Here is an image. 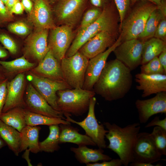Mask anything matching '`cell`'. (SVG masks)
<instances>
[{
	"label": "cell",
	"mask_w": 166,
	"mask_h": 166,
	"mask_svg": "<svg viewBox=\"0 0 166 166\" xmlns=\"http://www.w3.org/2000/svg\"><path fill=\"white\" fill-rule=\"evenodd\" d=\"M0 136L16 156L20 152L21 133L0 120Z\"/></svg>",
	"instance_id": "obj_25"
},
{
	"label": "cell",
	"mask_w": 166,
	"mask_h": 166,
	"mask_svg": "<svg viewBox=\"0 0 166 166\" xmlns=\"http://www.w3.org/2000/svg\"><path fill=\"white\" fill-rule=\"evenodd\" d=\"M155 126L160 127L166 130V117L163 120H160L159 117L156 116L146 124L145 128H148Z\"/></svg>",
	"instance_id": "obj_42"
},
{
	"label": "cell",
	"mask_w": 166,
	"mask_h": 166,
	"mask_svg": "<svg viewBox=\"0 0 166 166\" xmlns=\"http://www.w3.org/2000/svg\"><path fill=\"white\" fill-rule=\"evenodd\" d=\"M131 71L117 59L107 62L93 90L106 101L123 98L132 83Z\"/></svg>",
	"instance_id": "obj_1"
},
{
	"label": "cell",
	"mask_w": 166,
	"mask_h": 166,
	"mask_svg": "<svg viewBox=\"0 0 166 166\" xmlns=\"http://www.w3.org/2000/svg\"><path fill=\"white\" fill-rule=\"evenodd\" d=\"M22 156V157L26 160L27 164L29 166H32L33 165L31 163V160L29 158V155L30 151L29 149H26Z\"/></svg>",
	"instance_id": "obj_48"
},
{
	"label": "cell",
	"mask_w": 166,
	"mask_h": 166,
	"mask_svg": "<svg viewBox=\"0 0 166 166\" xmlns=\"http://www.w3.org/2000/svg\"><path fill=\"white\" fill-rule=\"evenodd\" d=\"M0 42L4 48L12 54L18 51L17 45L13 39L7 33L0 32Z\"/></svg>",
	"instance_id": "obj_36"
},
{
	"label": "cell",
	"mask_w": 166,
	"mask_h": 166,
	"mask_svg": "<svg viewBox=\"0 0 166 166\" xmlns=\"http://www.w3.org/2000/svg\"><path fill=\"white\" fill-rule=\"evenodd\" d=\"M166 49V42L152 37L144 41L141 65L146 64Z\"/></svg>",
	"instance_id": "obj_28"
},
{
	"label": "cell",
	"mask_w": 166,
	"mask_h": 166,
	"mask_svg": "<svg viewBox=\"0 0 166 166\" xmlns=\"http://www.w3.org/2000/svg\"><path fill=\"white\" fill-rule=\"evenodd\" d=\"M59 0H47L50 5L54 4Z\"/></svg>",
	"instance_id": "obj_54"
},
{
	"label": "cell",
	"mask_w": 166,
	"mask_h": 166,
	"mask_svg": "<svg viewBox=\"0 0 166 166\" xmlns=\"http://www.w3.org/2000/svg\"><path fill=\"white\" fill-rule=\"evenodd\" d=\"M89 0H60L52 9L59 23L73 28L80 19Z\"/></svg>",
	"instance_id": "obj_7"
},
{
	"label": "cell",
	"mask_w": 166,
	"mask_h": 166,
	"mask_svg": "<svg viewBox=\"0 0 166 166\" xmlns=\"http://www.w3.org/2000/svg\"><path fill=\"white\" fill-rule=\"evenodd\" d=\"M102 10V9L100 8L93 6L90 7L85 13L78 31L95 22L100 15Z\"/></svg>",
	"instance_id": "obj_34"
},
{
	"label": "cell",
	"mask_w": 166,
	"mask_h": 166,
	"mask_svg": "<svg viewBox=\"0 0 166 166\" xmlns=\"http://www.w3.org/2000/svg\"><path fill=\"white\" fill-rule=\"evenodd\" d=\"M14 16L6 5L0 0V26H3L6 23L13 20Z\"/></svg>",
	"instance_id": "obj_38"
},
{
	"label": "cell",
	"mask_w": 166,
	"mask_h": 166,
	"mask_svg": "<svg viewBox=\"0 0 166 166\" xmlns=\"http://www.w3.org/2000/svg\"><path fill=\"white\" fill-rule=\"evenodd\" d=\"M28 19L36 30H49L56 26L52 9L47 0H36Z\"/></svg>",
	"instance_id": "obj_15"
},
{
	"label": "cell",
	"mask_w": 166,
	"mask_h": 166,
	"mask_svg": "<svg viewBox=\"0 0 166 166\" xmlns=\"http://www.w3.org/2000/svg\"><path fill=\"white\" fill-rule=\"evenodd\" d=\"M6 78H7L6 77L5 72L3 68L0 65V81Z\"/></svg>",
	"instance_id": "obj_52"
},
{
	"label": "cell",
	"mask_w": 166,
	"mask_h": 166,
	"mask_svg": "<svg viewBox=\"0 0 166 166\" xmlns=\"http://www.w3.org/2000/svg\"><path fill=\"white\" fill-rule=\"evenodd\" d=\"M135 77V81L138 84L136 88L142 91V97L166 92V74L147 75L140 73Z\"/></svg>",
	"instance_id": "obj_19"
},
{
	"label": "cell",
	"mask_w": 166,
	"mask_h": 166,
	"mask_svg": "<svg viewBox=\"0 0 166 166\" xmlns=\"http://www.w3.org/2000/svg\"><path fill=\"white\" fill-rule=\"evenodd\" d=\"M6 5L7 0H1Z\"/></svg>",
	"instance_id": "obj_55"
},
{
	"label": "cell",
	"mask_w": 166,
	"mask_h": 166,
	"mask_svg": "<svg viewBox=\"0 0 166 166\" xmlns=\"http://www.w3.org/2000/svg\"><path fill=\"white\" fill-rule=\"evenodd\" d=\"M71 124H60V143H70L78 146L90 145L96 146L93 140L86 135L78 132L79 130L70 125Z\"/></svg>",
	"instance_id": "obj_22"
},
{
	"label": "cell",
	"mask_w": 166,
	"mask_h": 166,
	"mask_svg": "<svg viewBox=\"0 0 166 166\" xmlns=\"http://www.w3.org/2000/svg\"><path fill=\"white\" fill-rule=\"evenodd\" d=\"M141 0H130L131 5H133ZM155 4L158 6L159 9L161 8L166 4L165 0H146Z\"/></svg>",
	"instance_id": "obj_45"
},
{
	"label": "cell",
	"mask_w": 166,
	"mask_h": 166,
	"mask_svg": "<svg viewBox=\"0 0 166 166\" xmlns=\"http://www.w3.org/2000/svg\"><path fill=\"white\" fill-rule=\"evenodd\" d=\"M20 1L21 0H7L6 5L10 11L13 6L17 2Z\"/></svg>",
	"instance_id": "obj_51"
},
{
	"label": "cell",
	"mask_w": 166,
	"mask_h": 166,
	"mask_svg": "<svg viewBox=\"0 0 166 166\" xmlns=\"http://www.w3.org/2000/svg\"><path fill=\"white\" fill-rule=\"evenodd\" d=\"M118 12L120 22L119 27L125 17L131 5L130 0H113Z\"/></svg>",
	"instance_id": "obj_37"
},
{
	"label": "cell",
	"mask_w": 166,
	"mask_h": 166,
	"mask_svg": "<svg viewBox=\"0 0 166 166\" xmlns=\"http://www.w3.org/2000/svg\"><path fill=\"white\" fill-rule=\"evenodd\" d=\"M25 109L17 107L2 113L0 120L6 124L20 132L26 125L25 118Z\"/></svg>",
	"instance_id": "obj_27"
},
{
	"label": "cell",
	"mask_w": 166,
	"mask_h": 166,
	"mask_svg": "<svg viewBox=\"0 0 166 166\" xmlns=\"http://www.w3.org/2000/svg\"><path fill=\"white\" fill-rule=\"evenodd\" d=\"M24 100V108L29 111L65 120L63 114L53 108L30 83L27 86Z\"/></svg>",
	"instance_id": "obj_13"
},
{
	"label": "cell",
	"mask_w": 166,
	"mask_h": 166,
	"mask_svg": "<svg viewBox=\"0 0 166 166\" xmlns=\"http://www.w3.org/2000/svg\"><path fill=\"white\" fill-rule=\"evenodd\" d=\"M25 114L27 125L37 126L46 125L49 126L60 124H71L70 122L65 120L49 117L31 112L26 109Z\"/></svg>",
	"instance_id": "obj_29"
},
{
	"label": "cell",
	"mask_w": 166,
	"mask_h": 166,
	"mask_svg": "<svg viewBox=\"0 0 166 166\" xmlns=\"http://www.w3.org/2000/svg\"><path fill=\"white\" fill-rule=\"evenodd\" d=\"M24 10V7L21 2L19 1L15 4L10 10V13L13 14H22Z\"/></svg>",
	"instance_id": "obj_44"
},
{
	"label": "cell",
	"mask_w": 166,
	"mask_h": 166,
	"mask_svg": "<svg viewBox=\"0 0 166 166\" xmlns=\"http://www.w3.org/2000/svg\"><path fill=\"white\" fill-rule=\"evenodd\" d=\"M0 65L7 78L9 77L31 70L36 66L35 63L29 61L24 55L9 61L0 60Z\"/></svg>",
	"instance_id": "obj_26"
},
{
	"label": "cell",
	"mask_w": 166,
	"mask_h": 166,
	"mask_svg": "<svg viewBox=\"0 0 166 166\" xmlns=\"http://www.w3.org/2000/svg\"><path fill=\"white\" fill-rule=\"evenodd\" d=\"M8 53L7 51L0 44V59H6L8 56Z\"/></svg>",
	"instance_id": "obj_49"
},
{
	"label": "cell",
	"mask_w": 166,
	"mask_h": 166,
	"mask_svg": "<svg viewBox=\"0 0 166 166\" xmlns=\"http://www.w3.org/2000/svg\"><path fill=\"white\" fill-rule=\"evenodd\" d=\"M113 2L102 9L100 15L95 22L77 31L65 57L74 55L88 40L101 32L106 31L115 36L117 24Z\"/></svg>",
	"instance_id": "obj_3"
},
{
	"label": "cell",
	"mask_w": 166,
	"mask_h": 166,
	"mask_svg": "<svg viewBox=\"0 0 166 166\" xmlns=\"http://www.w3.org/2000/svg\"><path fill=\"white\" fill-rule=\"evenodd\" d=\"M21 2L24 10L28 13L31 11L34 5V2L31 0H21Z\"/></svg>",
	"instance_id": "obj_46"
},
{
	"label": "cell",
	"mask_w": 166,
	"mask_h": 166,
	"mask_svg": "<svg viewBox=\"0 0 166 166\" xmlns=\"http://www.w3.org/2000/svg\"><path fill=\"white\" fill-rule=\"evenodd\" d=\"M8 79L0 81V117L5 104L7 95V84Z\"/></svg>",
	"instance_id": "obj_39"
},
{
	"label": "cell",
	"mask_w": 166,
	"mask_h": 166,
	"mask_svg": "<svg viewBox=\"0 0 166 166\" xmlns=\"http://www.w3.org/2000/svg\"><path fill=\"white\" fill-rule=\"evenodd\" d=\"M113 1V0H89L92 6L102 9L108 6Z\"/></svg>",
	"instance_id": "obj_43"
},
{
	"label": "cell",
	"mask_w": 166,
	"mask_h": 166,
	"mask_svg": "<svg viewBox=\"0 0 166 166\" xmlns=\"http://www.w3.org/2000/svg\"><path fill=\"white\" fill-rule=\"evenodd\" d=\"M144 41L135 38L121 42L113 51L116 59L131 71L141 65Z\"/></svg>",
	"instance_id": "obj_11"
},
{
	"label": "cell",
	"mask_w": 166,
	"mask_h": 166,
	"mask_svg": "<svg viewBox=\"0 0 166 166\" xmlns=\"http://www.w3.org/2000/svg\"><path fill=\"white\" fill-rule=\"evenodd\" d=\"M70 149L74 153L77 160L81 164H86L99 161H109L112 159L109 156L104 154V150L101 148L93 149L87 146L83 145L77 148L71 147Z\"/></svg>",
	"instance_id": "obj_23"
},
{
	"label": "cell",
	"mask_w": 166,
	"mask_h": 166,
	"mask_svg": "<svg viewBox=\"0 0 166 166\" xmlns=\"http://www.w3.org/2000/svg\"><path fill=\"white\" fill-rule=\"evenodd\" d=\"M48 42L49 50L60 63L73 40L75 34L72 27L62 25L50 30Z\"/></svg>",
	"instance_id": "obj_10"
},
{
	"label": "cell",
	"mask_w": 166,
	"mask_h": 166,
	"mask_svg": "<svg viewBox=\"0 0 166 166\" xmlns=\"http://www.w3.org/2000/svg\"><path fill=\"white\" fill-rule=\"evenodd\" d=\"M59 111L64 116H81L88 111L90 99L96 93L82 88L60 90L57 93Z\"/></svg>",
	"instance_id": "obj_5"
},
{
	"label": "cell",
	"mask_w": 166,
	"mask_h": 166,
	"mask_svg": "<svg viewBox=\"0 0 166 166\" xmlns=\"http://www.w3.org/2000/svg\"><path fill=\"white\" fill-rule=\"evenodd\" d=\"M26 79L24 73H22L17 75L11 80L8 81L7 84V97L2 113L17 107L24 108V94Z\"/></svg>",
	"instance_id": "obj_18"
},
{
	"label": "cell",
	"mask_w": 166,
	"mask_h": 166,
	"mask_svg": "<svg viewBox=\"0 0 166 166\" xmlns=\"http://www.w3.org/2000/svg\"><path fill=\"white\" fill-rule=\"evenodd\" d=\"M154 37L165 42L166 41V20L163 18L159 23L155 32Z\"/></svg>",
	"instance_id": "obj_40"
},
{
	"label": "cell",
	"mask_w": 166,
	"mask_h": 166,
	"mask_svg": "<svg viewBox=\"0 0 166 166\" xmlns=\"http://www.w3.org/2000/svg\"><path fill=\"white\" fill-rule=\"evenodd\" d=\"M150 134L160 152L162 155H166V130L156 126Z\"/></svg>",
	"instance_id": "obj_32"
},
{
	"label": "cell",
	"mask_w": 166,
	"mask_h": 166,
	"mask_svg": "<svg viewBox=\"0 0 166 166\" xmlns=\"http://www.w3.org/2000/svg\"><path fill=\"white\" fill-rule=\"evenodd\" d=\"M154 97L146 100L137 99L135 106L141 124L146 123L152 116L159 113H166V92L156 94Z\"/></svg>",
	"instance_id": "obj_17"
},
{
	"label": "cell",
	"mask_w": 166,
	"mask_h": 166,
	"mask_svg": "<svg viewBox=\"0 0 166 166\" xmlns=\"http://www.w3.org/2000/svg\"><path fill=\"white\" fill-rule=\"evenodd\" d=\"M141 73L151 75L155 74H166V72L160 64L158 57H156L140 67Z\"/></svg>",
	"instance_id": "obj_33"
},
{
	"label": "cell",
	"mask_w": 166,
	"mask_h": 166,
	"mask_svg": "<svg viewBox=\"0 0 166 166\" xmlns=\"http://www.w3.org/2000/svg\"><path fill=\"white\" fill-rule=\"evenodd\" d=\"M49 134L43 141L39 142L40 152L53 153L58 150L59 146L60 129L58 125L49 126Z\"/></svg>",
	"instance_id": "obj_30"
},
{
	"label": "cell",
	"mask_w": 166,
	"mask_h": 166,
	"mask_svg": "<svg viewBox=\"0 0 166 166\" xmlns=\"http://www.w3.org/2000/svg\"><path fill=\"white\" fill-rule=\"evenodd\" d=\"M121 43L120 39L118 38L111 46L104 52L89 59L82 88L87 90H93L94 85L104 69L108 57Z\"/></svg>",
	"instance_id": "obj_16"
},
{
	"label": "cell",
	"mask_w": 166,
	"mask_h": 166,
	"mask_svg": "<svg viewBox=\"0 0 166 166\" xmlns=\"http://www.w3.org/2000/svg\"><path fill=\"white\" fill-rule=\"evenodd\" d=\"M89 60L79 51L61 60L60 64L64 80L72 89L83 88Z\"/></svg>",
	"instance_id": "obj_6"
},
{
	"label": "cell",
	"mask_w": 166,
	"mask_h": 166,
	"mask_svg": "<svg viewBox=\"0 0 166 166\" xmlns=\"http://www.w3.org/2000/svg\"><path fill=\"white\" fill-rule=\"evenodd\" d=\"M134 7L119 27L118 37L121 42L137 38L142 32L151 13L158 8L155 4L146 0H141Z\"/></svg>",
	"instance_id": "obj_4"
},
{
	"label": "cell",
	"mask_w": 166,
	"mask_h": 166,
	"mask_svg": "<svg viewBox=\"0 0 166 166\" xmlns=\"http://www.w3.org/2000/svg\"><path fill=\"white\" fill-rule=\"evenodd\" d=\"M122 165V162L119 158L104 161L101 163L96 162L86 164L87 166H121Z\"/></svg>",
	"instance_id": "obj_41"
},
{
	"label": "cell",
	"mask_w": 166,
	"mask_h": 166,
	"mask_svg": "<svg viewBox=\"0 0 166 166\" xmlns=\"http://www.w3.org/2000/svg\"></svg>",
	"instance_id": "obj_57"
},
{
	"label": "cell",
	"mask_w": 166,
	"mask_h": 166,
	"mask_svg": "<svg viewBox=\"0 0 166 166\" xmlns=\"http://www.w3.org/2000/svg\"><path fill=\"white\" fill-rule=\"evenodd\" d=\"M26 78L54 109L59 111L57 92L72 89L65 81H58L38 76L31 71L27 72Z\"/></svg>",
	"instance_id": "obj_9"
},
{
	"label": "cell",
	"mask_w": 166,
	"mask_h": 166,
	"mask_svg": "<svg viewBox=\"0 0 166 166\" xmlns=\"http://www.w3.org/2000/svg\"><path fill=\"white\" fill-rule=\"evenodd\" d=\"M6 145L5 142L0 136V149Z\"/></svg>",
	"instance_id": "obj_53"
},
{
	"label": "cell",
	"mask_w": 166,
	"mask_h": 166,
	"mask_svg": "<svg viewBox=\"0 0 166 166\" xmlns=\"http://www.w3.org/2000/svg\"><path fill=\"white\" fill-rule=\"evenodd\" d=\"M48 29L36 30L26 39L24 56L40 62L49 50L48 45Z\"/></svg>",
	"instance_id": "obj_14"
},
{
	"label": "cell",
	"mask_w": 166,
	"mask_h": 166,
	"mask_svg": "<svg viewBox=\"0 0 166 166\" xmlns=\"http://www.w3.org/2000/svg\"><path fill=\"white\" fill-rule=\"evenodd\" d=\"M103 124L108 131L105 136L109 142L107 148L118 155L123 165L128 166L132 161L133 149L140 129V124L135 123L123 128L109 122Z\"/></svg>",
	"instance_id": "obj_2"
},
{
	"label": "cell",
	"mask_w": 166,
	"mask_h": 166,
	"mask_svg": "<svg viewBox=\"0 0 166 166\" xmlns=\"http://www.w3.org/2000/svg\"><path fill=\"white\" fill-rule=\"evenodd\" d=\"M158 58L160 64L166 72V49L161 53Z\"/></svg>",
	"instance_id": "obj_47"
},
{
	"label": "cell",
	"mask_w": 166,
	"mask_h": 166,
	"mask_svg": "<svg viewBox=\"0 0 166 166\" xmlns=\"http://www.w3.org/2000/svg\"><path fill=\"white\" fill-rule=\"evenodd\" d=\"M41 128L38 126L26 125L20 132V152L26 149L30 152L37 153L40 152L38 140L39 133Z\"/></svg>",
	"instance_id": "obj_24"
},
{
	"label": "cell",
	"mask_w": 166,
	"mask_h": 166,
	"mask_svg": "<svg viewBox=\"0 0 166 166\" xmlns=\"http://www.w3.org/2000/svg\"><path fill=\"white\" fill-rule=\"evenodd\" d=\"M96 101L97 99L95 96L91 98L87 116L82 121H76L68 115L65 116L66 118L65 120L81 127L85 130L86 135L93 140L96 146L99 148L103 149L107 147L105 138L108 131L105 129L103 124H99L97 122L95 113Z\"/></svg>",
	"instance_id": "obj_8"
},
{
	"label": "cell",
	"mask_w": 166,
	"mask_h": 166,
	"mask_svg": "<svg viewBox=\"0 0 166 166\" xmlns=\"http://www.w3.org/2000/svg\"><path fill=\"white\" fill-rule=\"evenodd\" d=\"M30 71L36 75L53 81H65L60 63L49 50L38 65Z\"/></svg>",
	"instance_id": "obj_21"
},
{
	"label": "cell",
	"mask_w": 166,
	"mask_h": 166,
	"mask_svg": "<svg viewBox=\"0 0 166 166\" xmlns=\"http://www.w3.org/2000/svg\"><path fill=\"white\" fill-rule=\"evenodd\" d=\"M7 28L9 32L19 35H26L30 32L29 26L22 21L10 23L8 25Z\"/></svg>",
	"instance_id": "obj_35"
},
{
	"label": "cell",
	"mask_w": 166,
	"mask_h": 166,
	"mask_svg": "<svg viewBox=\"0 0 166 166\" xmlns=\"http://www.w3.org/2000/svg\"><path fill=\"white\" fill-rule=\"evenodd\" d=\"M115 36L106 31H102L88 40L79 51L89 59L104 52L116 42Z\"/></svg>",
	"instance_id": "obj_20"
},
{
	"label": "cell",
	"mask_w": 166,
	"mask_h": 166,
	"mask_svg": "<svg viewBox=\"0 0 166 166\" xmlns=\"http://www.w3.org/2000/svg\"><path fill=\"white\" fill-rule=\"evenodd\" d=\"M162 156L150 133L141 132L138 133L133 149L132 162L152 164L160 160Z\"/></svg>",
	"instance_id": "obj_12"
},
{
	"label": "cell",
	"mask_w": 166,
	"mask_h": 166,
	"mask_svg": "<svg viewBox=\"0 0 166 166\" xmlns=\"http://www.w3.org/2000/svg\"><path fill=\"white\" fill-rule=\"evenodd\" d=\"M165 17L166 16L158 8L155 10L149 16L143 31L137 38L145 41L154 37L159 23L163 18Z\"/></svg>",
	"instance_id": "obj_31"
},
{
	"label": "cell",
	"mask_w": 166,
	"mask_h": 166,
	"mask_svg": "<svg viewBox=\"0 0 166 166\" xmlns=\"http://www.w3.org/2000/svg\"><path fill=\"white\" fill-rule=\"evenodd\" d=\"M153 165L152 164L140 162H132L131 163L130 165L131 166H160L159 165Z\"/></svg>",
	"instance_id": "obj_50"
},
{
	"label": "cell",
	"mask_w": 166,
	"mask_h": 166,
	"mask_svg": "<svg viewBox=\"0 0 166 166\" xmlns=\"http://www.w3.org/2000/svg\"><path fill=\"white\" fill-rule=\"evenodd\" d=\"M33 2H34V1L36 0H31Z\"/></svg>",
	"instance_id": "obj_56"
}]
</instances>
